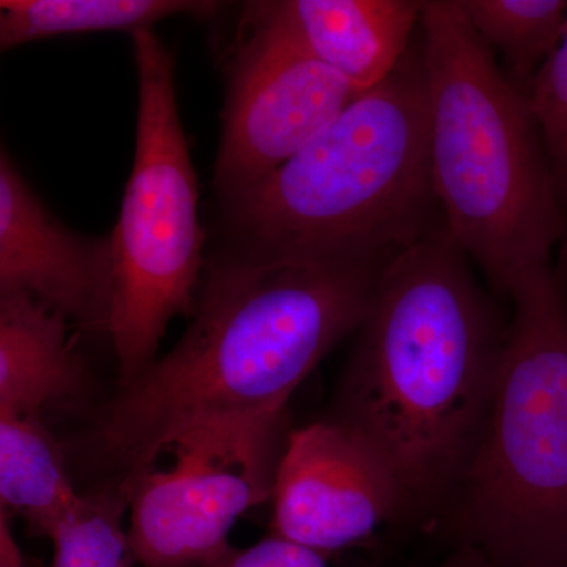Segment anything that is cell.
Masks as SVG:
<instances>
[{
	"instance_id": "ba28073f",
	"label": "cell",
	"mask_w": 567,
	"mask_h": 567,
	"mask_svg": "<svg viewBox=\"0 0 567 567\" xmlns=\"http://www.w3.org/2000/svg\"><path fill=\"white\" fill-rule=\"evenodd\" d=\"M233 66L215 185L223 197L262 181L303 151L360 93L292 33L249 3Z\"/></svg>"
},
{
	"instance_id": "52a82bcc",
	"label": "cell",
	"mask_w": 567,
	"mask_h": 567,
	"mask_svg": "<svg viewBox=\"0 0 567 567\" xmlns=\"http://www.w3.org/2000/svg\"><path fill=\"white\" fill-rule=\"evenodd\" d=\"M287 406L193 421L155 443L122 477L128 537L145 567H204L235 522L271 499L286 450Z\"/></svg>"
},
{
	"instance_id": "7c38bea8",
	"label": "cell",
	"mask_w": 567,
	"mask_h": 567,
	"mask_svg": "<svg viewBox=\"0 0 567 567\" xmlns=\"http://www.w3.org/2000/svg\"><path fill=\"white\" fill-rule=\"evenodd\" d=\"M87 379L65 317L32 295L0 293V415L39 416L84 393Z\"/></svg>"
},
{
	"instance_id": "30bf717a",
	"label": "cell",
	"mask_w": 567,
	"mask_h": 567,
	"mask_svg": "<svg viewBox=\"0 0 567 567\" xmlns=\"http://www.w3.org/2000/svg\"><path fill=\"white\" fill-rule=\"evenodd\" d=\"M111 237L71 233L0 155V293L25 292L95 333L110 331Z\"/></svg>"
},
{
	"instance_id": "8fae6325",
	"label": "cell",
	"mask_w": 567,
	"mask_h": 567,
	"mask_svg": "<svg viewBox=\"0 0 567 567\" xmlns=\"http://www.w3.org/2000/svg\"><path fill=\"white\" fill-rule=\"evenodd\" d=\"M315 58L358 93L386 80L409 52L423 2L284 0L259 2Z\"/></svg>"
},
{
	"instance_id": "d6986e66",
	"label": "cell",
	"mask_w": 567,
	"mask_h": 567,
	"mask_svg": "<svg viewBox=\"0 0 567 567\" xmlns=\"http://www.w3.org/2000/svg\"><path fill=\"white\" fill-rule=\"evenodd\" d=\"M0 567H25L7 514H0Z\"/></svg>"
},
{
	"instance_id": "6da1fadb",
	"label": "cell",
	"mask_w": 567,
	"mask_h": 567,
	"mask_svg": "<svg viewBox=\"0 0 567 567\" xmlns=\"http://www.w3.org/2000/svg\"><path fill=\"white\" fill-rule=\"evenodd\" d=\"M506 327L446 226L383 268L330 420L383 458L406 507L456 486L486 421Z\"/></svg>"
},
{
	"instance_id": "9c48e42d",
	"label": "cell",
	"mask_w": 567,
	"mask_h": 567,
	"mask_svg": "<svg viewBox=\"0 0 567 567\" xmlns=\"http://www.w3.org/2000/svg\"><path fill=\"white\" fill-rule=\"evenodd\" d=\"M271 499V535L323 557L360 543L409 509L383 458L357 432L333 420L289 435Z\"/></svg>"
},
{
	"instance_id": "2e32d148",
	"label": "cell",
	"mask_w": 567,
	"mask_h": 567,
	"mask_svg": "<svg viewBox=\"0 0 567 567\" xmlns=\"http://www.w3.org/2000/svg\"><path fill=\"white\" fill-rule=\"evenodd\" d=\"M128 492L121 481L82 496V502L51 533L52 567H133L134 554L122 517Z\"/></svg>"
},
{
	"instance_id": "7a4b0ae2",
	"label": "cell",
	"mask_w": 567,
	"mask_h": 567,
	"mask_svg": "<svg viewBox=\"0 0 567 567\" xmlns=\"http://www.w3.org/2000/svg\"><path fill=\"white\" fill-rule=\"evenodd\" d=\"M388 264L241 254L216 264L178 344L107 404L91 436L122 480L158 440L203 417L287 406L368 315Z\"/></svg>"
},
{
	"instance_id": "e0dca14e",
	"label": "cell",
	"mask_w": 567,
	"mask_h": 567,
	"mask_svg": "<svg viewBox=\"0 0 567 567\" xmlns=\"http://www.w3.org/2000/svg\"><path fill=\"white\" fill-rule=\"evenodd\" d=\"M527 96L567 215V22L558 47L529 84Z\"/></svg>"
},
{
	"instance_id": "277c9868",
	"label": "cell",
	"mask_w": 567,
	"mask_h": 567,
	"mask_svg": "<svg viewBox=\"0 0 567 567\" xmlns=\"http://www.w3.org/2000/svg\"><path fill=\"white\" fill-rule=\"evenodd\" d=\"M420 29L443 221L492 289L509 297L554 268L567 234L543 134L528 96L507 80L458 0H425Z\"/></svg>"
},
{
	"instance_id": "5b68a950",
	"label": "cell",
	"mask_w": 567,
	"mask_h": 567,
	"mask_svg": "<svg viewBox=\"0 0 567 567\" xmlns=\"http://www.w3.org/2000/svg\"><path fill=\"white\" fill-rule=\"evenodd\" d=\"M494 393L458 477L456 529L492 567H567V282L548 268L509 295Z\"/></svg>"
},
{
	"instance_id": "ac0fdd59",
	"label": "cell",
	"mask_w": 567,
	"mask_h": 567,
	"mask_svg": "<svg viewBox=\"0 0 567 567\" xmlns=\"http://www.w3.org/2000/svg\"><path fill=\"white\" fill-rule=\"evenodd\" d=\"M204 567H327L319 551L276 535L252 547H227L219 557Z\"/></svg>"
},
{
	"instance_id": "4fadbf2b",
	"label": "cell",
	"mask_w": 567,
	"mask_h": 567,
	"mask_svg": "<svg viewBox=\"0 0 567 567\" xmlns=\"http://www.w3.org/2000/svg\"><path fill=\"white\" fill-rule=\"evenodd\" d=\"M63 454L39 416L0 415L2 511L20 514L37 535L50 537L80 506Z\"/></svg>"
},
{
	"instance_id": "3957f363",
	"label": "cell",
	"mask_w": 567,
	"mask_h": 567,
	"mask_svg": "<svg viewBox=\"0 0 567 567\" xmlns=\"http://www.w3.org/2000/svg\"><path fill=\"white\" fill-rule=\"evenodd\" d=\"M223 199L245 254L265 259L388 264L445 226L421 44L303 151Z\"/></svg>"
},
{
	"instance_id": "9a60e30c",
	"label": "cell",
	"mask_w": 567,
	"mask_h": 567,
	"mask_svg": "<svg viewBox=\"0 0 567 567\" xmlns=\"http://www.w3.org/2000/svg\"><path fill=\"white\" fill-rule=\"evenodd\" d=\"M466 22L514 87L527 95L537 71L558 47L567 22L565 0H458Z\"/></svg>"
},
{
	"instance_id": "5bb4252c",
	"label": "cell",
	"mask_w": 567,
	"mask_h": 567,
	"mask_svg": "<svg viewBox=\"0 0 567 567\" xmlns=\"http://www.w3.org/2000/svg\"><path fill=\"white\" fill-rule=\"evenodd\" d=\"M216 9L218 3L194 0H2L0 47L73 33H133L177 14L208 17Z\"/></svg>"
},
{
	"instance_id": "8992f818",
	"label": "cell",
	"mask_w": 567,
	"mask_h": 567,
	"mask_svg": "<svg viewBox=\"0 0 567 567\" xmlns=\"http://www.w3.org/2000/svg\"><path fill=\"white\" fill-rule=\"evenodd\" d=\"M132 41L140 76L136 153L110 235L114 281L107 334L122 386L151 368L167 323L193 315L204 262L199 192L178 115L174 58L152 29L133 32Z\"/></svg>"
}]
</instances>
